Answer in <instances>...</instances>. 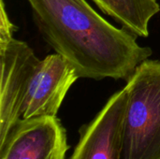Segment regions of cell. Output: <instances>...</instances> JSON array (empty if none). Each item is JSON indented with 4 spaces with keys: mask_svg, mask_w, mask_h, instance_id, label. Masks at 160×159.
Here are the masks:
<instances>
[{
    "mask_svg": "<svg viewBox=\"0 0 160 159\" xmlns=\"http://www.w3.org/2000/svg\"><path fill=\"white\" fill-rule=\"evenodd\" d=\"M0 146L22 119L23 103L32 74L39 62L24 41L12 38L0 46Z\"/></svg>",
    "mask_w": 160,
    "mask_h": 159,
    "instance_id": "3957f363",
    "label": "cell"
},
{
    "mask_svg": "<svg viewBox=\"0 0 160 159\" xmlns=\"http://www.w3.org/2000/svg\"><path fill=\"white\" fill-rule=\"evenodd\" d=\"M122 159H160V61L145 60L125 86Z\"/></svg>",
    "mask_w": 160,
    "mask_h": 159,
    "instance_id": "7a4b0ae2",
    "label": "cell"
},
{
    "mask_svg": "<svg viewBox=\"0 0 160 159\" xmlns=\"http://www.w3.org/2000/svg\"><path fill=\"white\" fill-rule=\"evenodd\" d=\"M17 27L10 21L8 11L6 10L5 1L0 0V46L9 42L13 37V34Z\"/></svg>",
    "mask_w": 160,
    "mask_h": 159,
    "instance_id": "ba28073f",
    "label": "cell"
},
{
    "mask_svg": "<svg viewBox=\"0 0 160 159\" xmlns=\"http://www.w3.org/2000/svg\"><path fill=\"white\" fill-rule=\"evenodd\" d=\"M127 88L114 93L84 127L70 159H122Z\"/></svg>",
    "mask_w": 160,
    "mask_h": 159,
    "instance_id": "8992f818",
    "label": "cell"
},
{
    "mask_svg": "<svg viewBox=\"0 0 160 159\" xmlns=\"http://www.w3.org/2000/svg\"><path fill=\"white\" fill-rule=\"evenodd\" d=\"M106 14L112 16L123 28L137 37L149 36V23L160 11L157 0H93Z\"/></svg>",
    "mask_w": 160,
    "mask_h": 159,
    "instance_id": "52a82bcc",
    "label": "cell"
},
{
    "mask_svg": "<svg viewBox=\"0 0 160 159\" xmlns=\"http://www.w3.org/2000/svg\"><path fill=\"white\" fill-rule=\"evenodd\" d=\"M79 78L72 65L58 53L39 60L28 84L22 118L56 116L69 88Z\"/></svg>",
    "mask_w": 160,
    "mask_h": 159,
    "instance_id": "5b68a950",
    "label": "cell"
},
{
    "mask_svg": "<svg viewBox=\"0 0 160 159\" xmlns=\"http://www.w3.org/2000/svg\"><path fill=\"white\" fill-rule=\"evenodd\" d=\"M45 41L80 78L128 80L152 55L133 33L100 16L86 0H27Z\"/></svg>",
    "mask_w": 160,
    "mask_h": 159,
    "instance_id": "6da1fadb",
    "label": "cell"
},
{
    "mask_svg": "<svg viewBox=\"0 0 160 159\" xmlns=\"http://www.w3.org/2000/svg\"><path fill=\"white\" fill-rule=\"evenodd\" d=\"M67 133L56 116L22 118L0 146V159H65Z\"/></svg>",
    "mask_w": 160,
    "mask_h": 159,
    "instance_id": "277c9868",
    "label": "cell"
}]
</instances>
